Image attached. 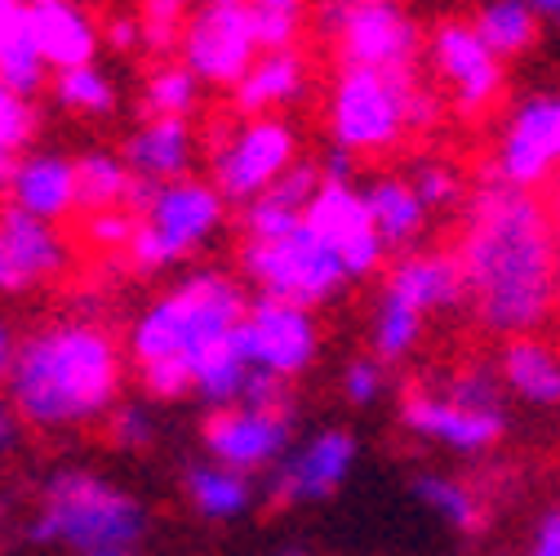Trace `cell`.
I'll return each mask as SVG.
<instances>
[{"label":"cell","instance_id":"obj_1","mask_svg":"<svg viewBox=\"0 0 560 556\" xmlns=\"http://www.w3.org/2000/svg\"><path fill=\"white\" fill-rule=\"evenodd\" d=\"M454 258L463 271V294L485 329L521 338L551 316L556 228L534 192L503 178H489L471 192Z\"/></svg>","mask_w":560,"mask_h":556},{"label":"cell","instance_id":"obj_2","mask_svg":"<svg viewBox=\"0 0 560 556\" xmlns=\"http://www.w3.org/2000/svg\"><path fill=\"white\" fill-rule=\"evenodd\" d=\"M125 383L120 343L85 316H62L19 338L5 374V405L36 432H67L107 419Z\"/></svg>","mask_w":560,"mask_h":556},{"label":"cell","instance_id":"obj_3","mask_svg":"<svg viewBox=\"0 0 560 556\" xmlns=\"http://www.w3.org/2000/svg\"><path fill=\"white\" fill-rule=\"evenodd\" d=\"M245 294L228 271H191L187 281L170 286L156 303L138 312L129 329V357L138 366L178 361L196 366L209 347H219L245 316Z\"/></svg>","mask_w":560,"mask_h":556},{"label":"cell","instance_id":"obj_4","mask_svg":"<svg viewBox=\"0 0 560 556\" xmlns=\"http://www.w3.org/2000/svg\"><path fill=\"white\" fill-rule=\"evenodd\" d=\"M148 530V512L116 480L90 467H58L45 480L40 512L27 525L32 543L72 547L77 556L90 552H133Z\"/></svg>","mask_w":560,"mask_h":556},{"label":"cell","instance_id":"obj_5","mask_svg":"<svg viewBox=\"0 0 560 556\" xmlns=\"http://www.w3.org/2000/svg\"><path fill=\"white\" fill-rule=\"evenodd\" d=\"M223 219H228V200L219 196L214 183L191 174L174 183H156L148 205L138 210V228L125 254L138 271H165L214 241Z\"/></svg>","mask_w":560,"mask_h":556},{"label":"cell","instance_id":"obj_6","mask_svg":"<svg viewBox=\"0 0 560 556\" xmlns=\"http://www.w3.org/2000/svg\"><path fill=\"white\" fill-rule=\"evenodd\" d=\"M413 77L342 67L329 94V129L347 157H383L405 138V94Z\"/></svg>","mask_w":560,"mask_h":556},{"label":"cell","instance_id":"obj_7","mask_svg":"<svg viewBox=\"0 0 560 556\" xmlns=\"http://www.w3.org/2000/svg\"><path fill=\"white\" fill-rule=\"evenodd\" d=\"M325 32L334 36L342 67L387 77H409L423 45L400 0H325Z\"/></svg>","mask_w":560,"mask_h":556},{"label":"cell","instance_id":"obj_8","mask_svg":"<svg viewBox=\"0 0 560 556\" xmlns=\"http://www.w3.org/2000/svg\"><path fill=\"white\" fill-rule=\"evenodd\" d=\"M241 263H245V276L262 290V299H280L307 312L347 286L338 258L320 245V236L307 223H299L294 232L276 241H245Z\"/></svg>","mask_w":560,"mask_h":556},{"label":"cell","instance_id":"obj_9","mask_svg":"<svg viewBox=\"0 0 560 556\" xmlns=\"http://www.w3.org/2000/svg\"><path fill=\"white\" fill-rule=\"evenodd\" d=\"M178 49L187 72L200 85H219V90H232L249 72V62L262 54L245 14V0H200L178 32Z\"/></svg>","mask_w":560,"mask_h":556},{"label":"cell","instance_id":"obj_10","mask_svg":"<svg viewBox=\"0 0 560 556\" xmlns=\"http://www.w3.org/2000/svg\"><path fill=\"white\" fill-rule=\"evenodd\" d=\"M236 343H241V357L249 361L254 374L290 383L303 370H312V361L320 352V329L307 308L280 303V299H254V303H245Z\"/></svg>","mask_w":560,"mask_h":556},{"label":"cell","instance_id":"obj_11","mask_svg":"<svg viewBox=\"0 0 560 556\" xmlns=\"http://www.w3.org/2000/svg\"><path fill=\"white\" fill-rule=\"evenodd\" d=\"M299 161V134L280 116H254L214 148V187L223 200L249 205Z\"/></svg>","mask_w":560,"mask_h":556},{"label":"cell","instance_id":"obj_12","mask_svg":"<svg viewBox=\"0 0 560 556\" xmlns=\"http://www.w3.org/2000/svg\"><path fill=\"white\" fill-rule=\"evenodd\" d=\"M294 409L290 405H223L205 419L200 441L209 463H223L232 472H262L290 454Z\"/></svg>","mask_w":560,"mask_h":556},{"label":"cell","instance_id":"obj_13","mask_svg":"<svg viewBox=\"0 0 560 556\" xmlns=\"http://www.w3.org/2000/svg\"><path fill=\"white\" fill-rule=\"evenodd\" d=\"M303 223L320 236V245L338 258L342 276L347 281H357V276H374L383 267V254L387 245L378 241L370 215H365V200L352 183H329L320 178L312 205H307V215Z\"/></svg>","mask_w":560,"mask_h":556},{"label":"cell","instance_id":"obj_14","mask_svg":"<svg viewBox=\"0 0 560 556\" xmlns=\"http://www.w3.org/2000/svg\"><path fill=\"white\" fill-rule=\"evenodd\" d=\"M556 174H560V99L538 94L512 112L499 138L494 178L534 192L538 183H551Z\"/></svg>","mask_w":560,"mask_h":556},{"label":"cell","instance_id":"obj_15","mask_svg":"<svg viewBox=\"0 0 560 556\" xmlns=\"http://www.w3.org/2000/svg\"><path fill=\"white\" fill-rule=\"evenodd\" d=\"M72 245L54 223L27 219L14 205H0V294H32L67 271Z\"/></svg>","mask_w":560,"mask_h":556},{"label":"cell","instance_id":"obj_16","mask_svg":"<svg viewBox=\"0 0 560 556\" xmlns=\"http://www.w3.org/2000/svg\"><path fill=\"white\" fill-rule=\"evenodd\" d=\"M428 54H432L436 77L450 85L454 107L467 120L485 116L489 107L499 103V94H503V62L480 45V36L471 32V23H441L432 32Z\"/></svg>","mask_w":560,"mask_h":556},{"label":"cell","instance_id":"obj_17","mask_svg":"<svg viewBox=\"0 0 560 556\" xmlns=\"http://www.w3.org/2000/svg\"><path fill=\"white\" fill-rule=\"evenodd\" d=\"M400 419L409 432L428 437L454 454H480V450H494L508 432V414L503 409H471L458 405L445 387H413L405 396Z\"/></svg>","mask_w":560,"mask_h":556},{"label":"cell","instance_id":"obj_18","mask_svg":"<svg viewBox=\"0 0 560 556\" xmlns=\"http://www.w3.org/2000/svg\"><path fill=\"white\" fill-rule=\"evenodd\" d=\"M357 467V437L342 432V428H325L312 441H303L294 454H285L276 463L271 476V499L276 503H320L329 499L338 485L352 476Z\"/></svg>","mask_w":560,"mask_h":556},{"label":"cell","instance_id":"obj_19","mask_svg":"<svg viewBox=\"0 0 560 556\" xmlns=\"http://www.w3.org/2000/svg\"><path fill=\"white\" fill-rule=\"evenodd\" d=\"M5 205L23 210L27 219L40 223H62L77 215V174H72V157H62L54 148L40 152H23L14 161V174L5 183Z\"/></svg>","mask_w":560,"mask_h":556},{"label":"cell","instance_id":"obj_20","mask_svg":"<svg viewBox=\"0 0 560 556\" xmlns=\"http://www.w3.org/2000/svg\"><path fill=\"white\" fill-rule=\"evenodd\" d=\"M23 27L40 54V62L54 72L67 67H85L98 58V27L94 19L77 5V0H58V5H40V10H23Z\"/></svg>","mask_w":560,"mask_h":556},{"label":"cell","instance_id":"obj_21","mask_svg":"<svg viewBox=\"0 0 560 556\" xmlns=\"http://www.w3.org/2000/svg\"><path fill=\"white\" fill-rule=\"evenodd\" d=\"M196 157V134L187 120H170V116H148L129 138H125V152L120 161L129 165L133 178L143 183H174L187 178Z\"/></svg>","mask_w":560,"mask_h":556},{"label":"cell","instance_id":"obj_22","mask_svg":"<svg viewBox=\"0 0 560 556\" xmlns=\"http://www.w3.org/2000/svg\"><path fill=\"white\" fill-rule=\"evenodd\" d=\"M307 94V58L299 49H262L249 72L232 85L236 112L245 120L254 116H276L280 107H290Z\"/></svg>","mask_w":560,"mask_h":556},{"label":"cell","instance_id":"obj_23","mask_svg":"<svg viewBox=\"0 0 560 556\" xmlns=\"http://www.w3.org/2000/svg\"><path fill=\"white\" fill-rule=\"evenodd\" d=\"M383 294L400 299L405 308H413L418 316H432V312H445L454 303H463V271H458V258L445 254V250H428V254H409L405 263L392 267Z\"/></svg>","mask_w":560,"mask_h":556},{"label":"cell","instance_id":"obj_24","mask_svg":"<svg viewBox=\"0 0 560 556\" xmlns=\"http://www.w3.org/2000/svg\"><path fill=\"white\" fill-rule=\"evenodd\" d=\"M320 187V170L307 161H294L267 192H258L245 205V241H276L303 223L307 205Z\"/></svg>","mask_w":560,"mask_h":556},{"label":"cell","instance_id":"obj_25","mask_svg":"<svg viewBox=\"0 0 560 556\" xmlns=\"http://www.w3.org/2000/svg\"><path fill=\"white\" fill-rule=\"evenodd\" d=\"M494 374L525 405H538V409H556L560 405V352L551 343L534 338V334L508 338Z\"/></svg>","mask_w":560,"mask_h":556},{"label":"cell","instance_id":"obj_26","mask_svg":"<svg viewBox=\"0 0 560 556\" xmlns=\"http://www.w3.org/2000/svg\"><path fill=\"white\" fill-rule=\"evenodd\" d=\"M361 200H365V215H370V223H374V232L387 250L413 245L428 228V210H423V200L413 196L409 178L383 174L361 192Z\"/></svg>","mask_w":560,"mask_h":556},{"label":"cell","instance_id":"obj_27","mask_svg":"<svg viewBox=\"0 0 560 556\" xmlns=\"http://www.w3.org/2000/svg\"><path fill=\"white\" fill-rule=\"evenodd\" d=\"M183 490L196 517L205 521H241L254 508V476L232 472L223 463H191L183 476Z\"/></svg>","mask_w":560,"mask_h":556},{"label":"cell","instance_id":"obj_28","mask_svg":"<svg viewBox=\"0 0 560 556\" xmlns=\"http://www.w3.org/2000/svg\"><path fill=\"white\" fill-rule=\"evenodd\" d=\"M77 174V215H98V210H129L133 200V174L116 152H81L72 161Z\"/></svg>","mask_w":560,"mask_h":556},{"label":"cell","instance_id":"obj_29","mask_svg":"<svg viewBox=\"0 0 560 556\" xmlns=\"http://www.w3.org/2000/svg\"><path fill=\"white\" fill-rule=\"evenodd\" d=\"M249 361L241 357V343H236V329L219 343V347H209V352L191 366V396H200L205 405H241V392L249 383Z\"/></svg>","mask_w":560,"mask_h":556},{"label":"cell","instance_id":"obj_30","mask_svg":"<svg viewBox=\"0 0 560 556\" xmlns=\"http://www.w3.org/2000/svg\"><path fill=\"white\" fill-rule=\"evenodd\" d=\"M471 32L480 36V45L494 54L499 62L503 58H516L534 45L538 36V19L521 5V0H485V5L476 10V23Z\"/></svg>","mask_w":560,"mask_h":556},{"label":"cell","instance_id":"obj_31","mask_svg":"<svg viewBox=\"0 0 560 556\" xmlns=\"http://www.w3.org/2000/svg\"><path fill=\"white\" fill-rule=\"evenodd\" d=\"M413 499L423 503L432 517H441L445 525H454V530H480V521H485V512H480V499H476V490H467L463 480H454V476H445V472H423L413 480Z\"/></svg>","mask_w":560,"mask_h":556},{"label":"cell","instance_id":"obj_32","mask_svg":"<svg viewBox=\"0 0 560 556\" xmlns=\"http://www.w3.org/2000/svg\"><path fill=\"white\" fill-rule=\"evenodd\" d=\"M54 103L77 112V116H107L116 107V85L103 72L98 62L85 67H67V72H54Z\"/></svg>","mask_w":560,"mask_h":556},{"label":"cell","instance_id":"obj_33","mask_svg":"<svg viewBox=\"0 0 560 556\" xmlns=\"http://www.w3.org/2000/svg\"><path fill=\"white\" fill-rule=\"evenodd\" d=\"M418 338H423V316L413 308H405L400 299L383 294L378 308H374V325H370V343H374V361H400L409 357Z\"/></svg>","mask_w":560,"mask_h":556},{"label":"cell","instance_id":"obj_34","mask_svg":"<svg viewBox=\"0 0 560 556\" xmlns=\"http://www.w3.org/2000/svg\"><path fill=\"white\" fill-rule=\"evenodd\" d=\"M36 129H40V116H36L32 99L0 85V192H5V183L14 174V161L23 152H32Z\"/></svg>","mask_w":560,"mask_h":556},{"label":"cell","instance_id":"obj_35","mask_svg":"<svg viewBox=\"0 0 560 556\" xmlns=\"http://www.w3.org/2000/svg\"><path fill=\"white\" fill-rule=\"evenodd\" d=\"M200 103V81L187 72L183 62H161L143 85V107L148 116H170V120H187Z\"/></svg>","mask_w":560,"mask_h":556},{"label":"cell","instance_id":"obj_36","mask_svg":"<svg viewBox=\"0 0 560 556\" xmlns=\"http://www.w3.org/2000/svg\"><path fill=\"white\" fill-rule=\"evenodd\" d=\"M258 49H294L303 32V0H245Z\"/></svg>","mask_w":560,"mask_h":556},{"label":"cell","instance_id":"obj_37","mask_svg":"<svg viewBox=\"0 0 560 556\" xmlns=\"http://www.w3.org/2000/svg\"><path fill=\"white\" fill-rule=\"evenodd\" d=\"M45 81H49V67L40 62V54H36V45H32V36H27V27L19 23L14 36L0 45V85L14 90V94H23V99H32Z\"/></svg>","mask_w":560,"mask_h":556},{"label":"cell","instance_id":"obj_38","mask_svg":"<svg viewBox=\"0 0 560 556\" xmlns=\"http://www.w3.org/2000/svg\"><path fill=\"white\" fill-rule=\"evenodd\" d=\"M191 14V0H138V45L152 54H170Z\"/></svg>","mask_w":560,"mask_h":556},{"label":"cell","instance_id":"obj_39","mask_svg":"<svg viewBox=\"0 0 560 556\" xmlns=\"http://www.w3.org/2000/svg\"><path fill=\"white\" fill-rule=\"evenodd\" d=\"M133 228H138V215L133 210H98V215H85V245L90 250H103V254H125L129 241H133Z\"/></svg>","mask_w":560,"mask_h":556},{"label":"cell","instance_id":"obj_40","mask_svg":"<svg viewBox=\"0 0 560 556\" xmlns=\"http://www.w3.org/2000/svg\"><path fill=\"white\" fill-rule=\"evenodd\" d=\"M445 392L458 401V405H471V409H503V383L489 366H467L458 370Z\"/></svg>","mask_w":560,"mask_h":556},{"label":"cell","instance_id":"obj_41","mask_svg":"<svg viewBox=\"0 0 560 556\" xmlns=\"http://www.w3.org/2000/svg\"><path fill=\"white\" fill-rule=\"evenodd\" d=\"M409 187H413L418 200H423V210H428V215H432V210H450V205L463 196V178H458V170L436 165V161L418 165L413 178H409Z\"/></svg>","mask_w":560,"mask_h":556},{"label":"cell","instance_id":"obj_42","mask_svg":"<svg viewBox=\"0 0 560 556\" xmlns=\"http://www.w3.org/2000/svg\"><path fill=\"white\" fill-rule=\"evenodd\" d=\"M107 432L120 450H148L156 441V419H152L148 405H112Z\"/></svg>","mask_w":560,"mask_h":556},{"label":"cell","instance_id":"obj_43","mask_svg":"<svg viewBox=\"0 0 560 556\" xmlns=\"http://www.w3.org/2000/svg\"><path fill=\"white\" fill-rule=\"evenodd\" d=\"M138 379H143V392L152 401H183V396H191V370L178 366V361L138 366Z\"/></svg>","mask_w":560,"mask_h":556},{"label":"cell","instance_id":"obj_44","mask_svg":"<svg viewBox=\"0 0 560 556\" xmlns=\"http://www.w3.org/2000/svg\"><path fill=\"white\" fill-rule=\"evenodd\" d=\"M383 387H387V370L374 357L352 361V366H347V374H342V392H347V401H352V405H374L383 396Z\"/></svg>","mask_w":560,"mask_h":556},{"label":"cell","instance_id":"obj_45","mask_svg":"<svg viewBox=\"0 0 560 556\" xmlns=\"http://www.w3.org/2000/svg\"><path fill=\"white\" fill-rule=\"evenodd\" d=\"M436 120H441V99L428 85L413 81L405 94V134H428Z\"/></svg>","mask_w":560,"mask_h":556},{"label":"cell","instance_id":"obj_46","mask_svg":"<svg viewBox=\"0 0 560 556\" xmlns=\"http://www.w3.org/2000/svg\"><path fill=\"white\" fill-rule=\"evenodd\" d=\"M98 45H107V49H116V54H129V49H138V23H133L129 14H120V19H107V23L98 27Z\"/></svg>","mask_w":560,"mask_h":556},{"label":"cell","instance_id":"obj_47","mask_svg":"<svg viewBox=\"0 0 560 556\" xmlns=\"http://www.w3.org/2000/svg\"><path fill=\"white\" fill-rule=\"evenodd\" d=\"M529 556H560V508H551L538 530H534V552Z\"/></svg>","mask_w":560,"mask_h":556},{"label":"cell","instance_id":"obj_48","mask_svg":"<svg viewBox=\"0 0 560 556\" xmlns=\"http://www.w3.org/2000/svg\"><path fill=\"white\" fill-rule=\"evenodd\" d=\"M14 352H19V334L5 321H0V383H5V374L14 366Z\"/></svg>","mask_w":560,"mask_h":556},{"label":"cell","instance_id":"obj_49","mask_svg":"<svg viewBox=\"0 0 560 556\" xmlns=\"http://www.w3.org/2000/svg\"><path fill=\"white\" fill-rule=\"evenodd\" d=\"M14 441H19V419H14V409L5 405V396H0V454L14 450Z\"/></svg>","mask_w":560,"mask_h":556},{"label":"cell","instance_id":"obj_50","mask_svg":"<svg viewBox=\"0 0 560 556\" xmlns=\"http://www.w3.org/2000/svg\"><path fill=\"white\" fill-rule=\"evenodd\" d=\"M19 23H23V5H19V0H0V45L14 36Z\"/></svg>","mask_w":560,"mask_h":556},{"label":"cell","instance_id":"obj_51","mask_svg":"<svg viewBox=\"0 0 560 556\" xmlns=\"http://www.w3.org/2000/svg\"><path fill=\"white\" fill-rule=\"evenodd\" d=\"M521 5H525L534 19H542V14H556V19H560V0H521Z\"/></svg>","mask_w":560,"mask_h":556},{"label":"cell","instance_id":"obj_52","mask_svg":"<svg viewBox=\"0 0 560 556\" xmlns=\"http://www.w3.org/2000/svg\"><path fill=\"white\" fill-rule=\"evenodd\" d=\"M547 215H551V219H560V174L551 178V205H547Z\"/></svg>","mask_w":560,"mask_h":556},{"label":"cell","instance_id":"obj_53","mask_svg":"<svg viewBox=\"0 0 560 556\" xmlns=\"http://www.w3.org/2000/svg\"><path fill=\"white\" fill-rule=\"evenodd\" d=\"M23 10H40V5H58V0H19Z\"/></svg>","mask_w":560,"mask_h":556},{"label":"cell","instance_id":"obj_54","mask_svg":"<svg viewBox=\"0 0 560 556\" xmlns=\"http://www.w3.org/2000/svg\"><path fill=\"white\" fill-rule=\"evenodd\" d=\"M556 303H560V236H556Z\"/></svg>","mask_w":560,"mask_h":556},{"label":"cell","instance_id":"obj_55","mask_svg":"<svg viewBox=\"0 0 560 556\" xmlns=\"http://www.w3.org/2000/svg\"><path fill=\"white\" fill-rule=\"evenodd\" d=\"M276 556H307V552H299V547H285V552H276Z\"/></svg>","mask_w":560,"mask_h":556},{"label":"cell","instance_id":"obj_56","mask_svg":"<svg viewBox=\"0 0 560 556\" xmlns=\"http://www.w3.org/2000/svg\"><path fill=\"white\" fill-rule=\"evenodd\" d=\"M90 556H133V552H90Z\"/></svg>","mask_w":560,"mask_h":556}]
</instances>
